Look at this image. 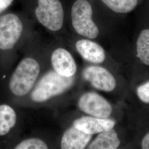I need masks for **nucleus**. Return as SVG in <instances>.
<instances>
[{"label":"nucleus","mask_w":149,"mask_h":149,"mask_svg":"<svg viewBox=\"0 0 149 149\" xmlns=\"http://www.w3.org/2000/svg\"><path fill=\"white\" fill-rule=\"evenodd\" d=\"M39 72L40 66L35 59H23L11 76L9 84L11 92L17 96L26 95L34 85Z\"/></svg>","instance_id":"f257e3e1"},{"label":"nucleus","mask_w":149,"mask_h":149,"mask_svg":"<svg viewBox=\"0 0 149 149\" xmlns=\"http://www.w3.org/2000/svg\"><path fill=\"white\" fill-rule=\"evenodd\" d=\"M74 77H65L55 71H50L39 81L31 93V99L36 102L47 101L54 96L63 93L74 83Z\"/></svg>","instance_id":"f03ea898"},{"label":"nucleus","mask_w":149,"mask_h":149,"mask_svg":"<svg viewBox=\"0 0 149 149\" xmlns=\"http://www.w3.org/2000/svg\"><path fill=\"white\" fill-rule=\"evenodd\" d=\"M92 8L87 0H77L71 9L72 24L75 31L80 36L95 39L99 30L92 19Z\"/></svg>","instance_id":"7ed1b4c3"},{"label":"nucleus","mask_w":149,"mask_h":149,"mask_svg":"<svg viewBox=\"0 0 149 149\" xmlns=\"http://www.w3.org/2000/svg\"><path fill=\"white\" fill-rule=\"evenodd\" d=\"M38 21L52 31H58L63 27L64 10L59 0H38L35 11Z\"/></svg>","instance_id":"20e7f679"},{"label":"nucleus","mask_w":149,"mask_h":149,"mask_svg":"<svg viewBox=\"0 0 149 149\" xmlns=\"http://www.w3.org/2000/svg\"><path fill=\"white\" fill-rule=\"evenodd\" d=\"M23 24L18 16L8 13L0 17V49L13 48L21 36Z\"/></svg>","instance_id":"39448f33"},{"label":"nucleus","mask_w":149,"mask_h":149,"mask_svg":"<svg viewBox=\"0 0 149 149\" xmlns=\"http://www.w3.org/2000/svg\"><path fill=\"white\" fill-rule=\"evenodd\" d=\"M80 109L92 117L107 118L112 112L109 102L95 92H87L80 97L78 103Z\"/></svg>","instance_id":"423d86ee"},{"label":"nucleus","mask_w":149,"mask_h":149,"mask_svg":"<svg viewBox=\"0 0 149 149\" xmlns=\"http://www.w3.org/2000/svg\"><path fill=\"white\" fill-rule=\"evenodd\" d=\"M83 76L93 87L99 90L111 92L116 87L114 77L108 70L102 67L88 66L84 70Z\"/></svg>","instance_id":"0eeeda50"},{"label":"nucleus","mask_w":149,"mask_h":149,"mask_svg":"<svg viewBox=\"0 0 149 149\" xmlns=\"http://www.w3.org/2000/svg\"><path fill=\"white\" fill-rule=\"evenodd\" d=\"M116 122L108 118L95 117H82L73 123V126L88 134L101 133L114 127Z\"/></svg>","instance_id":"6e6552de"},{"label":"nucleus","mask_w":149,"mask_h":149,"mask_svg":"<svg viewBox=\"0 0 149 149\" xmlns=\"http://www.w3.org/2000/svg\"><path fill=\"white\" fill-rule=\"evenodd\" d=\"M52 64L55 71L65 77L73 76L77 70V66L71 54L64 48L55 50L52 55Z\"/></svg>","instance_id":"1a4fd4ad"},{"label":"nucleus","mask_w":149,"mask_h":149,"mask_svg":"<svg viewBox=\"0 0 149 149\" xmlns=\"http://www.w3.org/2000/svg\"><path fill=\"white\" fill-rule=\"evenodd\" d=\"M76 48L81 56L88 62L100 64L106 58L103 48L98 44L90 40L82 39L77 41Z\"/></svg>","instance_id":"9d476101"},{"label":"nucleus","mask_w":149,"mask_h":149,"mask_svg":"<svg viewBox=\"0 0 149 149\" xmlns=\"http://www.w3.org/2000/svg\"><path fill=\"white\" fill-rule=\"evenodd\" d=\"M92 138V135L85 133L74 126L65 131L61 142L63 149H83Z\"/></svg>","instance_id":"9b49d317"},{"label":"nucleus","mask_w":149,"mask_h":149,"mask_svg":"<svg viewBox=\"0 0 149 149\" xmlns=\"http://www.w3.org/2000/svg\"><path fill=\"white\" fill-rule=\"evenodd\" d=\"M120 144L117 133L113 128L100 133L88 146V149H116Z\"/></svg>","instance_id":"f8f14e48"},{"label":"nucleus","mask_w":149,"mask_h":149,"mask_svg":"<svg viewBox=\"0 0 149 149\" xmlns=\"http://www.w3.org/2000/svg\"><path fill=\"white\" fill-rule=\"evenodd\" d=\"M16 114L9 106H0V136L8 133L16 123Z\"/></svg>","instance_id":"ddd939ff"},{"label":"nucleus","mask_w":149,"mask_h":149,"mask_svg":"<svg viewBox=\"0 0 149 149\" xmlns=\"http://www.w3.org/2000/svg\"><path fill=\"white\" fill-rule=\"evenodd\" d=\"M136 51L140 61L149 65V29L142 31L136 42Z\"/></svg>","instance_id":"4468645a"},{"label":"nucleus","mask_w":149,"mask_h":149,"mask_svg":"<svg viewBox=\"0 0 149 149\" xmlns=\"http://www.w3.org/2000/svg\"><path fill=\"white\" fill-rule=\"evenodd\" d=\"M112 11L117 13H127L136 7L138 0H101Z\"/></svg>","instance_id":"2eb2a0df"},{"label":"nucleus","mask_w":149,"mask_h":149,"mask_svg":"<svg viewBox=\"0 0 149 149\" xmlns=\"http://www.w3.org/2000/svg\"><path fill=\"white\" fill-rule=\"evenodd\" d=\"M16 149H47L48 145L43 140L38 138L28 139L20 143Z\"/></svg>","instance_id":"dca6fc26"},{"label":"nucleus","mask_w":149,"mask_h":149,"mask_svg":"<svg viewBox=\"0 0 149 149\" xmlns=\"http://www.w3.org/2000/svg\"><path fill=\"white\" fill-rule=\"evenodd\" d=\"M139 98L145 103H149V81L140 86L136 90Z\"/></svg>","instance_id":"f3484780"},{"label":"nucleus","mask_w":149,"mask_h":149,"mask_svg":"<svg viewBox=\"0 0 149 149\" xmlns=\"http://www.w3.org/2000/svg\"><path fill=\"white\" fill-rule=\"evenodd\" d=\"M14 0H0V13L5 11L10 6Z\"/></svg>","instance_id":"a211bd4d"},{"label":"nucleus","mask_w":149,"mask_h":149,"mask_svg":"<svg viewBox=\"0 0 149 149\" xmlns=\"http://www.w3.org/2000/svg\"><path fill=\"white\" fill-rule=\"evenodd\" d=\"M142 149H149V132L147 134L142 140Z\"/></svg>","instance_id":"6ab92c4d"}]
</instances>
